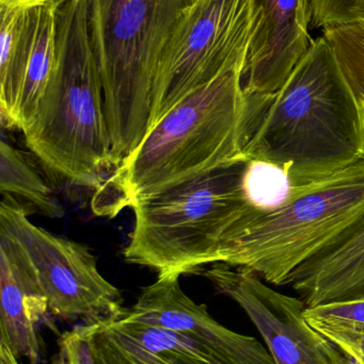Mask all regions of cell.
<instances>
[{"label":"cell","mask_w":364,"mask_h":364,"mask_svg":"<svg viewBox=\"0 0 364 364\" xmlns=\"http://www.w3.org/2000/svg\"><path fill=\"white\" fill-rule=\"evenodd\" d=\"M245 123L244 156L281 168L290 192L364 159V109L324 36L312 41L278 91L247 97Z\"/></svg>","instance_id":"cell-1"},{"label":"cell","mask_w":364,"mask_h":364,"mask_svg":"<svg viewBox=\"0 0 364 364\" xmlns=\"http://www.w3.org/2000/svg\"><path fill=\"white\" fill-rule=\"evenodd\" d=\"M245 63L190 93L147 130L140 144L96 190L92 208L113 218L139 197L244 156Z\"/></svg>","instance_id":"cell-2"},{"label":"cell","mask_w":364,"mask_h":364,"mask_svg":"<svg viewBox=\"0 0 364 364\" xmlns=\"http://www.w3.org/2000/svg\"><path fill=\"white\" fill-rule=\"evenodd\" d=\"M23 134L40 161L75 186L96 191L117 168L88 0H68L58 8L57 68Z\"/></svg>","instance_id":"cell-3"},{"label":"cell","mask_w":364,"mask_h":364,"mask_svg":"<svg viewBox=\"0 0 364 364\" xmlns=\"http://www.w3.org/2000/svg\"><path fill=\"white\" fill-rule=\"evenodd\" d=\"M197 0H88L117 168L147 134L156 70L180 21Z\"/></svg>","instance_id":"cell-4"},{"label":"cell","mask_w":364,"mask_h":364,"mask_svg":"<svg viewBox=\"0 0 364 364\" xmlns=\"http://www.w3.org/2000/svg\"><path fill=\"white\" fill-rule=\"evenodd\" d=\"M364 220V159L271 209L252 207L219 241L217 263L286 286L295 269Z\"/></svg>","instance_id":"cell-5"},{"label":"cell","mask_w":364,"mask_h":364,"mask_svg":"<svg viewBox=\"0 0 364 364\" xmlns=\"http://www.w3.org/2000/svg\"><path fill=\"white\" fill-rule=\"evenodd\" d=\"M247 164L236 160L132 201L126 261L157 276L197 273L217 263L222 235L252 207L243 184Z\"/></svg>","instance_id":"cell-6"},{"label":"cell","mask_w":364,"mask_h":364,"mask_svg":"<svg viewBox=\"0 0 364 364\" xmlns=\"http://www.w3.org/2000/svg\"><path fill=\"white\" fill-rule=\"evenodd\" d=\"M250 32L248 0H197L160 58L147 130L186 96L245 63Z\"/></svg>","instance_id":"cell-7"},{"label":"cell","mask_w":364,"mask_h":364,"mask_svg":"<svg viewBox=\"0 0 364 364\" xmlns=\"http://www.w3.org/2000/svg\"><path fill=\"white\" fill-rule=\"evenodd\" d=\"M0 228L27 252L48 303L49 314L66 322L91 325L115 318L124 309L119 289L105 279L87 246L30 222L25 208L2 195Z\"/></svg>","instance_id":"cell-8"},{"label":"cell","mask_w":364,"mask_h":364,"mask_svg":"<svg viewBox=\"0 0 364 364\" xmlns=\"http://www.w3.org/2000/svg\"><path fill=\"white\" fill-rule=\"evenodd\" d=\"M58 8L0 0V114L9 129L29 127L55 74Z\"/></svg>","instance_id":"cell-9"},{"label":"cell","mask_w":364,"mask_h":364,"mask_svg":"<svg viewBox=\"0 0 364 364\" xmlns=\"http://www.w3.org/2000/svg\"><path fill=\"white\" fill-rule=\"evenodd\" d=\"M203 276L244 310L277 364H354L306 321V305L267 286L254 272L214 263Z\"/></svg>","instance_id":"cell-10"},{"label":"cell","mask_w":364,"mask_h":364,"mask_svg":"<svg viewBox=\"0 0 364 364\" xmlns=\"http://www.w3.org/2000/svg\"><path fill=\"white\" fill-rule=\"evenodd\" d=\"M83 326L93 364H277L266 346L247 335L222 352L171 329L128 320L122 312Z\"/></svg>","instance_id":"cell-11"},{"label":"cell","mask_w":364,"mask_h":364,"mask_svg":"<svg viewBox=\"0 0 364 364\" xmlns=\"http://www.w3.org/2000/svg\"><path fill=\"white\" fill-rule=\"evenodd\" d=\"M249 47L243 70L247 97H264L286 82L309 49L312 0H248Z\"/></svg>","instance_id":"cell-12"},{"label":"cell","mask_w":364,"mask_h":364,"mask_svg":"<svg viewBox=\"0 0 364 364\" xmlns=\"http://www.w3.org/2000/svg\"><path fill=\"white\" fill-rule=\"evenodd\" d=\"M48 312L29 256L9 231L0 228V343L17 358L40 363L38 325Z\"/></svg>","instance_id":"cell-13"},{"label":"cell","mask_w":364,"mask_h":364,"mask_svg":"<svg viewBox=\"0 0 364 364\" xmlns=\"http://www.w3.org/2000/svg\"><path fill=\"white\" fill-rule=\"evenodd\" d=\"M286 286L306 307L364 299V220L295 269Z\"/></svg>","instance_id":"cell-14"},{"label":"cell","mask_w":364,"mask_h":364,"mask_svg":"<svg viewBox=\"0 0 364 364\" xmlns=\"http://www.w3.org/2000/svg\"><path fill=\"white\" fill-rule=\"evenodd\" d=\"M310 326L355 364H364V299L306 307Z\"/></svg>","instance_id":"cell-15"},{"label":"cell","mask_w":364,"mask_h":364,"mask_svg":"<svg viewBox=\"0 0 364 364\" xmlns=\"http://www.w3.org/2000/svg\"><path fill=\"white\" fill-rule=\"evenodd\" d=\"M0 193L23 199L46 218H61L66 213L29 160L4 140L0 144Z\"/></svg>","instance_id":"cell-16"},{"label":"cell","mask_w":364,"mask_h":364,"mask_svg":"<svg viewBox=\"0 0 364 364\" xmlns=\"http://www.w3.org/2000/svg\"><path fill=\"white\" fill-rule=\"evenodd\" d=\"M342 73L364 109V21L324 29Z\"/></svg>","instance_id":"cell-17"},{"label":"cell","mask_w":364,"mask_h":364,"mask_svg":"<svg viewBox=\"0 0 364 364\" xmlns=\"http://www.w3.org/2000/svg\"><path fill=\"white\" fill-rule=\"evenodd\" d=\"M243 184L248 200L260 210L284 203L291 190L288 175L281 168L256 160H248Z\"/></svg>","instance_id":"cell-18"},{"label":"cell","mask_w":364,"mask_h":364,"mask_svg":"<svg viewBox=\"0 0 364 364\" xmlns=\"http://www.w3.org/2000/svg\"><path fill=\"white\" fill-rule=\"evenodd\" d=\"M364 21V0H312V25L326 29Z\"/></svg>","instance_id":"cell-19"},{"label":"cell","mask_w":364,"mask_h":364,"mask_svg":"<svg viewBox=\"0 0 364 364\" xmlns=\"http://www.w3.org/2000/svg\"><path fill=\"white\" fill-rule=\"evenodd\" d=\"M58 348L53 364H93L83 324L66 331L58 340Z\"/></svg>","instance_id":"cell-20"},{"label":"cell","mask_w":364,"mask_h":364,"mask_svg":"<svg viewBox=\"0 0 364 364\" xmlns=\"http://www.w3.org/2000/svg\"><path fill=\"white\" fill-rule=\"evenodd\" d=\"M0 364H19L17 357L4 343H0Z\"/></svg>","instance_id":"cell-21"},{"label":"cell","mask_w":364,"mask_h":364,"mask_svg":"<svg viewBox=\"0 0 364 364\" xmlns=\"http://www.w3.org/2000/svg\"><path fill=\"white\" fill-rule=\"evenodd\" d=\"M34 1L45 2V4H51L56 6H60L61 4H63L64 2L68 1V0H34Z\"/></svg>","instance_id":"cell-22"},{"label":"cell","mask_w":364,"mask_h":364,"mask_svg":"<svg viewBox=\"0 0 364 364\" xmlns=\"http://www.w3.org/2000/svg\"><path fill=\"white\" fill-rule=\"evenodd\" d=\"M354 364H355V363H354Z\"/></svg>","instance_id":"cell-23"}]
</instances>
